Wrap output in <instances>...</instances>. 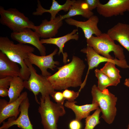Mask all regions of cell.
Masks as SVG:
<instances>
[{
	"label": "cell",
	"instance_id": "cell-16",
	"mask_svg": "<svg viewBox=\"0 0 129 129\" xmlns=\"http://www.w3.org/2000/svg\"><path fill=\"white\" fill-rule=\"evenodd\" d=\"M107 33L129 52V24L118 22L109 29Z\"/></svg>",
	"mask_w": 129,
	"mask_h": 129
},
{
	"label": "cell",
	"instance_id": "cell-4",
	"mask_svg": "<svg viewBox=\"0 0 129 129\" xmlns=\"http://www.w3.org/2000/svg\"><path fill=\"white\" fill-rule=\"evenodd\" d=\"M86 41L87 46L92 47L97 53L104 57L114 59V57L109 54L113 52L116 58L120 60L125 59L123 48L116 44L107 33H102L97 36L93 35Z\"/></svg>",
	"mask_w": 129,
	"mask_h": 129
},
{
	"label": "cell",
	"instance_id": "cell-19",
	"mask_svg": "<svg viewBox=\"0 0 129 129\" xmlns=\"http://www.w3.org/2000/svg\"><path fill=\"white\" fill-rule=\"evenodd\" d=\"M20 70L17 63L0 51V79L8 76L20 77Z\"/></svg>",
	"mask_w": 129,
	"mask_h": 129
},
{
	"label": "cell",
	"instance_id": "cell-7",
	"mask_svg": "<svg viewBox=\"0 0 129 129\" xmlns=\"http://www.w3.org/2000/svg\"><path fill=\"white\" fill-rule=\"evenodd\" d=\"M0 15L1 24L7 27L12 32H20L27 28L34 30L35 26L34 23L16 8L6 10L0 6Z\"/></svg>",
	"mask_w": 129,
	"mask_h": 129
},
{
	"label": "cell",
	"instance_id": "cell-14",
	"mask_svg": "<svg viewBox=\"0 0 129 129\" xmlns=\"http://www.w3.org/2000/svg\"><path fill=\"white\" fill-rule=\"evenodd\" d=\"M28 96L27 93L25 91L21 93L16 100L9 103L5 100H0V124L6 119L12 117L17 118L20 112L19 108L22 101Z\"/></svg>",
	"mask_w": 129,
	"mask_h": 129
},
{
	"label": "cell",
	"instance_id": "cell-13",
	"mask_svg": "<svg viewBox=\"0 0 129 129\" xmlns=\"http://www.w3.org/2000/svg\"><path fill=\"white\" fill-rule=\"evenodd\" d=\"M99 20L97 16L94 15L85 21H79L71 18L65 20V22L68 24L75 26L77 29L79 27L81 28L86 40L90 38L93 34L97 36L102 33L97 26Z\"/></svg>",
	"mask_w": 129,
	"mask_h": 129
},
{
	"label": "cell",
	"instance_id": "cell-31",
	"mask_svg": "<svg viewBox=\"0 0 129 129\" xmlns=\"http://www.w3.org/2000/svg\"><path fill=\"white\" fill-rule=\"evenodd\" d=\"M9 90L7 88H0V96L1 97H5L8 95Z\"/></svg>",
	"mask_w": 129,
	"mask_h": 129
},
{
	"label": "cell",
	"instance_id": "cell-22",
	"mask_svg": "<svg viewBox=\"0 0 129 129\" xmlns=\"http://www.w3.org/2000/svg\"><path fill=\"white\" fill-rule=\"evenodd\" d=\"M23 80L19 76L13 78L11 82L8 91V96L10 103L16 100L20 96L24 88Z\"/></svg>",
	"mask_w": 129,
	"mask_h": 129
},
{
	"label": "cell",
	"instance_id": "cell-18",
	"mask_svg": "<svg viewBox=\"0 0 129 129\" xmlns=\"http://www.w3.org/2000/svg\"><path fill=\"white\" fill-rule=\"evenodd\" d=\"M75 0H67L64 4L61 5L55 0H53L51 6L49 9H46L43 7L40 1L38 0L36 11L33 12L32 14L34 16H41L44 13H49L51 14L50 20L53 19L56 17V14L59 11L62 10L65 12L69 11Z\"/></svg>",
	"mask_w": 129,
	"mask_h": 129
},
{
	"label": "cell",
	"instance_id": "cell-15",
	"mask_svg": "<svg viewBox=\"0 0 129 129\" xmlns=\"http://www.w3.org/2000/svg\"><path fill=\"white\" fill-rule=\"evenodd\" d=\"M63 24V20H60L59 15L54 19L48 21L43 20L39 25L35 26L34 30L37 32L40 38H48L55 37L58 30Z\"/></svg>",
	"mask_w": 129,
	"mask_h": 129
},
{
	"label": "cell",
	"instance_id": "cell-1",
	"mask_svg": "<svg viewBox=\"0 0 129 129\" xmlns=\"http://www.w3.org/2000/svg\"><path fill=\"white\" fill-rule=\"evenodd\" d=\"M85 67L82 59L73 56L70 63L57 67L58 71L47 78L55 90H64L70 87L81 86Z\"/></svg>",
	"mask_w": 129,
	"mask_h": 129
},
{
	"label": "cell",
	"instance_id": "cell-23",
	"mask_svg": "<svg viewBox=\"0 0 129 129\" xmlns=\"http://www.w3.org/2000/svg\"><path fill=\"white\" fill-rule=\"evenodd\" d=\"M115 65L113 62H108L100 70L110 78L116 86L120 82L121 76L119 70L116 68Z\"/></svg>",
	"mask_w": 129,
	"mask_h": 129
},
{
	"label": "cell",
	"instance_id": "cell-25",
	"mask_svg": "<svg viewBox=\"0 0 129 129\" xmlns=\"http://www.w3.org/2000/svg\"><path fill=\"white\" fill-rule=\"evenodd\" d=\"M101 112L98 108L91 115H89L86 118L85 126L84 129H94V127L100 123L99 115Z\"/></svg>",
	"mask_w": 129,
	"mask_h": 129
},
{
	"label": "cell",
	"instance_id": "cell-30",
	"mask_svg": "<svg viewBox=\"0 0 129 129\" xmlns=\"http://www.w3.org/2000/svg\"><path fill=\"white\" fill-rule=\"evenodd\" d=\"M75 119L71 120L69 124L70 129H81V124L80 122Z\"/></svg>",
	"mask_w": 129,
	"mask_h": 129
},
{
	"label": "cell",
	"instance_id": "cell-32",
	"mask_svg": "<svg viewBox=\"0 0 129 129\" xmlns=\"http://www.w3.org/2000/svg\"><path fill=\"white\" fill-rule=\"evenodd\" d=\"M124 85L128 87H129V78L126 79L124 81Z\"/></svg>",
	"mask_w": 129,
	"mask_h": 129
},
{
	"label": "cell",
	"instance_id": "cell-28",
	"mask_svg": "<svg viewBox=\"0 0 129 129\" xmlns=\"http://www.w3.org/2000/svg\"><path fill=\"white\" fill-rule=\"evenodd\" d=\"M13 78L11 76H8L0 79V88L7 89L9 88Z\"/></svg>",
	"mask_w": 129,
	"mask_h": 129
},
{
	"label": "cell",
	"instance_id": "cell-21",
	"mask_svg": "<svg viewBox=\"0 0 129 129\" xmlns=\"http://www.w3.org/2000/svg\"><path fill=\"white\" fill-rule=\"evenodd\" d=\"M76 102L75 101H67L64 103V106L73 111L75 114V119L79 121L89 115L91 112L99 108L98 105L96 103L79 106L75 104Z\"/></svg>",
	"mask_w": 129,
	"mask_h": 129
},
{
	"label": "cell",
	"instance_id": "cell-10",
	"mask_svg": "<svg viewBox=\"0 0 129 129\" xmlns=\"http://www.w3.org/2000/svg\"><path fill=\"white\" fill-rule=\"evenodd\" d=\"M32 29L27 28L20 32H12L11 34V38L19 43L33 45L38 49L41 56L46 55V48L41 43L39 35Z\"/></svg>",
	"mask_w": 129,
	"mask_h": 129
},
{
	"label": "cell",
	"instance_id": "cell-27",
	"mask_svg": "<svg viewBox=\"0 0 129 129\" xmlns=\"http://www.w3.org/2000/svg\"><path fill=\"white\" fill-rule=\"evenodd\" d=\"M51 96L57 103L63 105L65 99L64 97L62 92L55 91Z\"/></svg>",
	"mask_w": 129,
	"mask_h": 129
},
{
	"label": "cell",
	"instance_id": "cell-5",
	"mask_svg": "<svg viewBox=\"0 0 129 129\" xmlns=\"http://www.w3.org/2000/svg\"><path fill=\"white\" fill-rule=\"evenodd\" d=\"M49 95L43 99L40 97L38 110L44 129H58L57 123L59 117L66 112L63 105L54 103L50 100Z\"/></svg>",
	"mask_w": 129,
	"mask_h": 129
},
{
	"label": "cell",
	"instance_id": "cell-8",
	"mask_svg": "<svg viewBox=\"0 0 129 129\" xmlns=\"http://www.w3.org/2000/svg\"><path fill=\"white\" fill-rule=\"evenodd\" d=\"M81 51L86 54L88 65V70L86 76L81 85V86L83 87H84L86 85L90 70L97 67L101 63L110 62L115 63L116 65L121 68H129V65L125 59L120 60L116 58L113 59H108L98 54L92 47L90 46H87L86 47L81 49Z\"/></svg>",
	"mask_w": 129,
	"mask_h": 129
},
{
	"label": "cell",
	"instance_id": "cell-3",
	"mask_svg": "<svg viewBox=\"0 0 129 129\" xmlns=\"http://www.w3.org/2000/svg\"><path fill=\"white\" fill-rule=\"evenodd\" d=\"M92 103L98 104L102 113L101 118L109 124H112L116 115L117 97L106 88L101 91L95 85L91 88Z\"/></svg>",
	"mask_w": 129,
	"mask_h": 129
},
{
	"label": "cell",
	"instance_id": "cell-9",
	"mask_svg": "<svg viewBox=\"0 0 129 129\" xmlns=\"http://www.w3.org/2000/svg\"><path fill=\"white\" fill-rule=\"evenodd\" d=\"M30 104L28 97L22 102L19 110L20 114L17 118L14 117L9 118L7 121L3 122L0 129H8L11 127L16 125L21 129H33L29 117L28 110Z\"/></svg>",
	"mask_w": 129,
	"mask_h": 129
},
{
	"label": "cell",
	"instance_id": "cell-26",
	"mask_svg": "<svg viewBox=\"0 0 129 129\" xmlns=\"http://www.w3.org/2000/svg\"><path fill=\"white\" fill-rule=\"evenodd\" d=\"M79 91L75 92L68 89L64 90L62 92L64 97L67 101L74 102L78 96L80 92Z\"/></svg>",
	"mask_w": 129,
	"mask_h": 129
},
{
	"label": "cell",
	"instance_id": "cell-17",
	"mask_svg": "<svg viewBox=\"0 0 129 129\" xmlns=\"http://www.w3.org/2000/svg\"><path fill=\"white\" fill-rule=\"evenodd\" d=\"M78 29L73 30L70 33L64 36L56 38H50L47 39H40L41 43L42 44H51L56 45L59 48L58 53L59 55L62 53L63 55V62L64 64L67 62L68 54L66 52L64 53L63 48L65 43L71 40H78L79 38L78 34L77 33Z\"/></svg>",
	"mask_w": 129,
	"mask_h": 129
},
{
	"label": "cell",
	"instance_id": "cell-20",
	"mask_svg": "<svg viewBox=\"0 0 129 129\" xmlns=\"http://www.w3.org/2000/svg\"><path fill=\"white\" fill-rule=\"evenodd\" d=\"M93 15L94 13L89 10L84 0H75L66 14L59 15L60 20H63L77 15H81L88 19Z\"/></svg>",
	"mask_w": 129,
	"mask_h": 129
},
{
	"label": "cell",
	"instance_id": "cell-6",
	"mask_svg": "<svg viewBox=\"0 0 129 129\" xmlns=\"http://www.w3.org/2000/svg\"><path fill=\"white\" fill-rule=\"evenodd\" d=\"M24 62L28 67L30 73L29 79L23 81L24 88L33 93L36 102L39 104L40 102L37 97L39 93L41 94V97L43 99L48 95H51L55 90L47 77L37 73L36 69L28 59L25 60Z\"/></svg>",
	"mask_w": 129,
	"mask_h": 129
},
{
	"label": "cell",
	"instance_id": "cell-29",
	"mask_svg": "<svg viewBox=\"0 0 129 129\" xmlns=\"http://www.w3.org/2000/svg\"><path fill=\"white\" fill-rule=\"evenodd\" d=\"M84 1L87 5L89 10L91 11L97 8L101 3L99 0H84Z\"/></svg>",
	"mask_w": 129,
	"mask_h": 129
},
{
	"label": "cell",
	"instance_id": "cell-11",
	"mask_svg": "<svg viewBox=\"0 0 129 129\" xmlns=\"http://www.w3.org/2000/svg\"><path fill=\"white\" fill-rule=\"evenodd\" d=\"M96 9L99 14L105 17L122 15L129 11V0H109L105 4L100 3Z\"/></svg>",
	"mask_w": 129,
	"mask_h": 129
},
{
	"label": "cell",
	"instance_id": "cell-33",
	"mask_svg": "<svg viewBox=\"0 0 129 129\" xmlns=\"http://www.w3.org/2000/svg\"><path fill=\"white\" fill-rule=\"evenodd\" d=\"M127 129H129V123L128 125V127H127Z\"/></svg>",
	"mask_w": 129,
	"mask_h": 129
},
{
	"label": "cell",
	"instance_id": "cell-2",
	"mask_svg": "<svg viewBox=\"0 0 129 129\" xmlns=\"http://www.w3.org/2000/svg\"><path fill=\"white\" fill-rule=\"evenodd\" d=\"M0 50L11 60L20 65V77L24 81L28 80L30 73L24 60L28 59L30 53L34 52V48L26 44H15L7 37L0 36Z\"/></svg>",
	"mask_w": 129,
	"mask_h": 129
},
{
	"label": "cell",
	"instance_id": "cell-12",
	"mask_svg": "<svg viewBox=\"0 0 129 129\" xmlns=\"http://www.w3.org/2000/svg\"><path fill=\"white\" fill-rule=\"evenodd\" d=\"M58 51V49L56 48L51 54L44 56H38L33 53H30L29 54L28 59L32 64L36 65L40 69L42 75L48 78L51 75V74L48 71L47 69H49L54 70L57 67L56 65L59 64V61L54 60V56Z\"/></svg>",
	"mask_w": 129,
	"mask_h": 129
},
{
	"label": "cell",
	"instance_id": "cell-24",
	"mask_svg": "<svg viewBox=\"0 0 129 129\" xmlns=\"http://www.w3.org/2000/svg\"><path fill=\"white\" fill-rule=\"evenodd\" d=\"M94 72L98 80L97 86L101 91L104 90L108 86H115L114 84L110 78L100 70L96 69L94 71Z\"/></svg>",
	"mask_w": 129,
	"mask_h": 129
}]
</instances>
